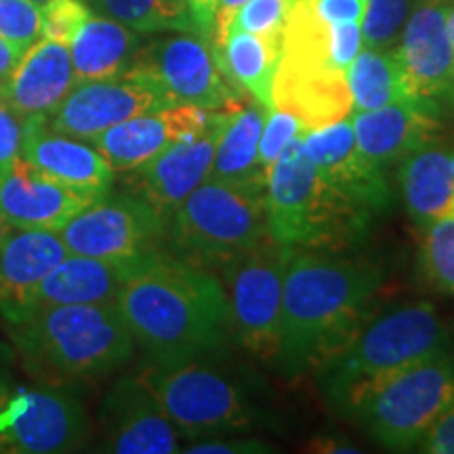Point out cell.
I'll return each mask as SVG.
<instances>
[{
    "label": "cell",
    "instance_id": "cell-1",
    "mask_svg": "<svg viewBox=\"0 0 454 454\" xmlns=\"http://www.w3.org/2000/svg\"><path fill=\"white\" fill-rule=\"evenodd\" d=\"M116 305L135 345L156 364L200 360L223 348L234 328L219 278L167 254L130 278Z\"/></svg>",
    "mask_w": 454,
    "mask_h": 454
},
{
    "label": "cell",
    "instance_id": "cell-2",
    "mask_svg": "<svg viewBox=\"0 0 454 454\" xmlns=\"http://www.w3.org/2000/svg\"><path fill=\"white\" fill-rule=\"evenodd\" d=\"M379 284L381 271L366 261L294 248L284 270L276 360L282 371H317L337 356L360 331Z\"/></svg>",
    "mask_w": 454,
    "mask_h": 454
},
{
    "label": "cell",
    "instance_id": "cell-3",
    "mask_svg": "<svg viewBox=\"0 0 454 454\" xmlns=\"http://www.w3.org/2000/svg\"><path fill=\"white\" fill-rule=\"evenodd\" d=\"M7 331L27 371L57 381L104 377L135 351L116 301L43 308Z\"/></svg>",
    "mask_w": 454,
    "mask_h": 454
},
{
    "label": "cell",
    "instance_id": "cell-4",
    "mask_svg": "<svg viewBox=\"0 0 454 454\" xmlns=\"http://www.w3.org/2000/svg\"><path fill=\"white\" fill-rule=\"evenodd\" d=\"M450 348V328L431 303H411L368 322L317 372L326 395L348 414L402 368Z\"/></svg>",
    "mask_w": 454,
    "mask_h": 454
},
{
    "label": "cell",
    "instance_id": "cell-5",
    "mask_svg": "<svg viewBox=\"0 0 454 454\" xmlns=\"http://www.w3.org/2000/svg\"><path fill=\"white\" fill-rule=\"evenodd\" d=\"M271 99L278 110L293 114L305 133L354 112L348 72L334 66L331 24L317 13L316 0L288 4Z\"/></svg>",
    "mask_w": 454,
    "mask_h": 454
},
{
    "label": "cell",
    "instance_id": "cell-6",
    "mask_svg": "<svg viewBox=\"0 0 454 454\" xmlns=\"http://www.w3.org/2000/svg\"><path fill=\"white\" fill-rule=\"evenodd\" d=\"M265 215L270 238L286 248L343 247L364 230L368 217L322 179L305 152L303 133L271 164Z\"/></svg>",
    "mask_w": 454,
    "mask_h": 454
},
{
    "label": "cell",
    "instance_id": "cell-7",
    "mask_svg": "<svg viewBox=\"0 0 454 454\" xmlns=\"http://www.w3.org/2000/svg\"><path fill=\"white\" fill-rule=\"evenodd\" d=\"M268 179H207L179 204L168 219L170 248L187 263L227 265L268 234Z\"/></svg>",
    "mask_w": 454,
    "mask_h": 454
},
{
    "label": "cell",
    "instance_id": "cell-8",
    "mask_svg": "<svg viewBox=\"0 0 454 454\" xmlns=\"http://www.w3.org/2000/svg\"><path fill=\"white\" fill-rule=\"evenodd\" d=\"M454 400V348L402 368L372 387L348 414L391 450L419 446Z\"/></svg>",
    "mask_w": 454,
    "mask_h": 454
},
{
    "label": "cell",
    "instance_id": "cell-9",
    "mask_svg": "<svg viewBox=\"0 0 454 454\" xmlns=\"http://www.w3.org/2000/svg\"><path fill=\"white\" fill-rule=\"evenodd\" d=\"M122 76L145 84L164 106H198L227 110L240 106V93L227 82L208 41L181 32L135 51Z\"/></svg>",
    "mask_w": 454,
    "mask_h": 454
},
{
    "label": "cell",
    "instance_id": "cell-10",
    "mask_svg": "<svg viewBox=\"0 0 454 454\" xmlns=\"http://www.w3.org/2000/svg\"><path fill=\"white\" fill-rule=\"evenodd\" d=\"M293 251L265 238L253 251L223 265L231 326L244 349L263 362H276L280 351L284 270Z\"/></svg>",
    "mask_w": 454,
    "mask_h": 454
},
{
    "label": "cell",
    "instance_id": "cell-11",
    "mask_svg": "<svg viewBox=\"0 0 454 454\" xmlns=\"http://www.w3.org/2000/svg\"><path fill=\"white\" fill-rule=\"evenodd\" d=\"M145 377L170 423L190 440L244 429L253 421L236 385L200 362L158 364Z\"/></svg>",
    "mask_w": 454,
    "mask_h": 454
},
{
    "label": "cell",
    "instance_id": "cell-12",
    "mask_svg": "<svg viewBox=\"0 0 454 454\" xmlns=\"http://www.w3.org/2000/svg\"><path fill=\"white\" fill-rule=\"evenodd\" d=\"M89 434L87 406L66 385L13 389L0 411V452H74L87 444Z\"/></svg>",
    "mask_w": 454,
    "mask_h": 454
},
{
    "label": "cell",
    "instance_id": "cell-13",
    "mask_svg": "<svg viewBox=\"0 0 454 454\" xmlns=\"http://www.w3.org/2000/svg\"><path fill=\"white\" fill-rule=\"evenodd\" d=\"M167 227V221L141 198L107 192L57 234L70 254L129 259L160 253Z\"/></svg>",
    "mask_w": 454,
    "mask_h": 454
},
{
    "label": "cell",
    "instance_id": "cell-14",
    "mask_svg": "<svg viewBox=\"0 0 454 454\" xmlns=\"http://www.w3.org/2000/svg\"><path fill=\"white\" fill-rule=\"evenodd\" d=\"M394 53L412 104L442 118L454 82L448 0L414 4Z\"/></svg>",
    "mask_w": 454,
    "mask_h": 454
},
{
    "label": "cell",
    "instance_id": "cell-15",
    "mask_svg": "<svg viewBox=\"0 0 454 454\" xmlns=\"http://www.w3.org/2000/svg\"><path fill=\"white\" fill-rule=\"evenodd\" d=\"M227 110L215 112L213 122L200 135L173 141L152 160L129 170L130 194L150 204L167 223L179 204L211 175L215 145Z\"/></svg>",
    "mask_w": 454,
    "mask_h": 454
},
{
    "label": "cell",
    "instance_id": "cell-16",
    "mask_svg": "<svg viewBox=\"0 0 454 454\" xmlns=\"http://www.w3.org/2000/svg\"><path fill=\"white\" fill-rule=\"evenodd\" d=\"M101 450L118 454H170L179 450V431L147 377H122L99 408Z\"/></svg>",
    "mask_w": 454,
    "mask_h": 454
},
{
    "label": "cell",
    "instance_id": "cell-17",
    "mask_svg": "<svg viewBox=\"0 0 454 454\" xmlns=\"http://www.w3.org/2000/svg\"><path fill=\"white\" fill-rule=\"evenodd\" d=\"M303 147L322 179L364 213H383L394 202L385 170L360 154L349 118L303 133Z\"/></svg>",
    "mask_w": 454,
    "mask_h": 454
},
{
    "label": "cell",
    "instance_id": "cell-18",
    "mask_svg": "<svg viewBox=\"0 0 454 454\" xmlns=\"http://www.w3.org/2000/svg\"><path fill=\"white\" fill-rule=\"evenodd\" d=\"M99 198L51 179L21 156L0 167V215L13 230L59 231Z\"/></svg>",
    "mask_w": 454,
    "mask_h": 454
},
{
    "label": "cell",
    "instance_id": "cell-19",
    "mask_svg": "<svg viewBox=\"0 0 454 454\" xmlns=\"http://www.w3.org/2000/svg\"><path fill=\"white\" fill-rule=\"evenodd\" d=\"M162 107L167 106L154 90L121 76L112 81L74 84L64 101L44 116V124L55 133L90 141L114 124Z\"/></svg>",
    "mask_w": 454,
    "mask_h": 454
},
{
    "label": "cell",
    "instance_id": "cell-20",
    "mask_svg": "<svg viewBox=\"0 0 454 454\" xmlns=\"http://www.w3.org/2000/svg\"><path fill=\"white\" fill-rule=\"evenodd\" d=\"M215 112L198 106H168L114 124L89 144L114 170L129 173L160 154L173 141L200 135L213 122Z\"/></svg>",
    "mask_w": 454,
    "mask_h": 454
},
{
    "label": "cell",
    "instance_id": "cell-21",
    "mask_svg": "<svg viewBox=\"0 0 454 454\" xmlns=\"http://www.w3.org/2000/svg\"><path fill=\"white\" fill-rule=\"evenodd\" d=\"M67 254L57 231L11 230L0 242V317L7 325L34 314L38 286Z\"/></svg>",
    "mask_w": 454,
    "mask_h": 454
},
{
    "label": "cell",
    "instance_id": "cell-22",
    "mask_svg": "<svg viewBox=\"0 0 454 454\" xmlns=\"http://www.w3.org/2000/svg\"><path fill=\"white\" fill-rule=\"evenodd\" d=\"M164 257L162 253L129 259H101L67 254L47 274L34 294V311L55 305L107 303L116 301L130 278Z\"/></svg>",
    "mask_w": 454,
    "mask_h": 454
},
{
    "label": "cell",
    "instance_id": "cell-23",
    "mask_svg": "<svg viewBox=\"0 0 454 454\" xmlns=\"http://www.w3.org/2000/svg\"><path fill=\"white\" fill-rule=\"evenodd\" d=\"M21 158L41 168L51 179L93 196H106L112 192L116 179V170L89 141L55 133L44 124V116L24 118Z\"/></svg>",
    "mask_w": 454,
    "mask_h": 454
},
{
    "label": "cell",
    "instance_id": "cell-24",
    "mask_svg": "<svg viewBox=\"0 0 454 454\" xmlns=\"http://www.w3.org/2000/svg\"><path fill=\"white\" fill-rule=\"evenodd\" d=\"M356 145L368 162L379 168L397 167L402 158L438 137L440 116L414 104H391L377 110L351 112Z\"/></svg>",
    "mask_w": 454,
    "mask_h": 454
},
{
    "label": "cell",
    "instance_id": "cell-25",
    "mask_svg": "<svg viewBox=\"0 0 454 454\" xmlns=\"http://www.w3.org/2000/svg\"><path fill=\"white\" fill-rule=\"evenodd\" d=\"M74 87L72 55L67 44L38 38L0 90L11 110L27 116H49Z\"/></svg>",
    "mask_w": 454,
    "mask_h": 454
},
{
    "label": "cell",
    "instance_id": "cell-26",
    "mask_svg": "<svg viewBox=\"0 0 454 454\" xmlns=\"http://www.w3.org/2000/svg\"><path fill=\"white\" fill-rule=\"evenodd\" d=\"M397 184L408 215L423 230L454 217V145L438 137L425 141L397 164Z\"/></svg>",
    "mask_w": 454,
    "mask_h": 454
},
{
    "label": "cell",
    "instance_id": "cell-27",
    "mask_svg": "<svg viewBox=\"0 0 454 454\" xmlns=\"http://www.w3.org/2000/svg\"><path fill=\"white\" fill-rule=\"evenodd\" d=\"M137 49V32L93 13L70 43L74 84L121 78L133 64Z\"/></svg>",
    "mask_w": 454,
    "mask_h": 454
},
{
    "label": "cell",
    "instance_id": "cell-28",
    "mask_svg": "<svg viewBox=\"0 0 454 454\" xmlns=\"http://www.w3.org/2000/svg\"><path fill=\"white\" fill-rule=\"evenodd\" d=\"M280 47L282 41H271V38L259 36V34L231 27L223 47L213 51V55L227 82L238 93L247 90L257 104L271 110L274 107L271 89H274Z\"/></svg>",
    "mask_w": 454,
    "mask_h": 454
},
{
    "label": "cell",
    "instance_id": "cell-29",
    "mask_svg": "<svg viewBox=\"0 0 454 454\" xmlns=\"http://www.w3.org/2000/svg\"><path fill=\"white\" fill-rule=\"evenodd\" d=\"M268 107L254 101L247 107H230L215 145L213 168L208 179L247 181L268 179L259 164V137Z\"/></svg>",
    "mask_w": 454,
    "mask_h": 454
},
{
    "label": "cell",
    "instance_id": "cell-30",
    "mask_svg": "<svg viewBox=\"0 0 454 454\" xmlns=\"http://www.w3.org/2000/svg\"><path fill=\"white\" fill-rule=\"evenodd\" d=\"M348 82L356 112L377 110L391 104H412L394 49L364 44L348 67Z\"/></svg>",
    "mask_w": 454,
    "mask_h": 454
},
{
    "label": "cell",
    "instance_id": "cell-31",
    "mask_svg": "<svg viewBox=\"0 0 454 454\" xmlns=\"http://www.w3.org/2000/svg\"><path fill=\"white\" fill-rule=\"evenodd\" d=\"M98 15L121 21L141 34L190 32L196 34L185 0H84Z\"/></svg>",
    "mask_w": 454,
    "mask_h": 454
},
{
    "label": "cell",
    "instance_id": "cell-32",
    "mask_svg": "<svg viewBox=\"0 0 454 454\" xmlns=\"http://www.w3.org/2000/svg\"><path fill=\"white\" fill-rule=\"evenodd\" d=\"M419 265L431 288L454 293V217L438 219L425 227Z\"/></svg>",
    "mask_w": 454,
    "mask_h": 454
},
{
    "label": "cell",
    "instance_id": "cell-33",
    "mask_svg": "<svg viewBox=\"0 0 454 454\" xmlns=\"http://www.w3.org/2000/svg\"><path fill=\"white\" fill-rule=\"evenodd\" d=\"M412 7L414 0H368L366 15L362 20V36L366 47H394Z\"/></svg>",
    "mask_w": 454,
    "mask_h": 454
},
{
    "label": "cell",
    "instance_id": "cell-34",
    "mask_svg": "<svg viewBox=\"0 0 454 454\" xmlns=\"http://www.w3.org/2000/svg\"><path fill=\"white\" fill-rule=\"evenodd\" d=\"M0 36L27 51L43 38L41 4L32 0H0Z\"/></svg>",
    "mask_w": 454,
    "mask_h": 454
},
{
    "label": "cell",
    "instance_id": "cell-35",
    "mask_svg": "<svg viewBox=\"0 0 454 454\" xmlns=\"http://www.w3.org/2000/svg\"><path fill=\"white\" fill-rule=\"evenodd\" d=\"M41 13L43 38L70 47L76 32L93 15V11L84 0H49L41 7Z\"/></svg>",
    "mask_w": 454,
    "mask_h": 454
},
{
    "label": "cell",
    "instance_id": "cell-36",
    "mask_svg": "<svg viewBox=\"0 0 454 454\" xmlns=\"http://www.w3.org/2000/svg\"><path fill=\"white\" fill-rule=\"evenodd\" d=\"M288 4H291V0H248L238 9L231 27L259 34V36L271 38V41H282L284 17H286Z\"/></svg>",
    "mask_w": 454,
    "mask_h": 454
},
{
    "label": "cell",
    "instance_id": "cell-37",
    "mask_svg": "<svg viewBox=\"0 0 454 454\" xmlns=\"http://www.w3.org/2000/svg\"><path fill=\"white\" fill-rule=\"evenodd\" d=\"M301 133H305V129L301 127V122L293 114L278 110V107L268 110L259 137V164L265 170V175L270 173L271 164L280 158L284 147Z\"/></svg>",
    "mask_w": 454,
    "mask_h": 454
},
{
    "label": "cell",
    "instance_id": "cell-38",
    "mask_svg": "<svg viewBox=\"0 0 454 454\" xmlns=\"http://www.w3.org/2000/svg\"><path fill=\"white\" fill-rule=\"evenodd\" d=\"M364 47V36H362V24L356 21H343V24H331V55L334 66L348 72L351 61Z\"/></svg>",
    "mask_w": 454,
    "mask_h": 454
},
{
    "label": "cell",
    "instance_id": "cell-39",
    "mask_svg": "<svg viewBox=\"0 0 454 454\" xmlns=\"http://www.w3.org/2000/svg\"><path fill=\"white\" fill-rule=\"evenodd\" d=\"M24 118L0 99V167L21 156Z\"/></svg>",
    "mask_w": 454,
    "mask_h": 454
},
{
    "label": "cell",
    "instance_id": "cell-40",
    "mask_svg": "<svg viewBox=\"0 0 454 454\" xmlns=\"http://www.w3.org/2000/svg\"><path fill=\"white\" fill-rule=\"evenodd\" d=\"M419 450L429 454H454V400L419 442Z\"/></svg>",
    "mask_w": 454,
    "mask_h": 454
},
{
    "label": "cell",
    "instance_id": "cell-41",
    "mask_svg": "<svg viewBox=\"0 0 454 454\" xmlns=\"http://www.w3.org/2000/svg\"><path fill=\"white\" fill-rule=\"evenodd\" d=\"M317 13L328 24H343V21H356L362 24L364 20L368 0H316Z\"/></svg>",
    "mask_w": 454,
    "mask_h": 454
},
{
    "label": "cell",
    "instance_id": "cell-42",
    "mask_svg": "<svg viewBox=\"0 0 454 454\" xmlns=\"http://www.w3.org/2000/svg\"><path fill=\"white\" fill-rule=\"evenodd\" d=\"M263 442L257 440H207L190 446L185 452L190 454H254L268 452Z\"/></svg>",
    "mask_w": 454,
    "mask_h": 454
},
{
    "label": "cell",
    "instance_id": "cell-43",
    "mask_svg": "<svg viewBox=\"0 0 454 454\" xmlns=\"http://www.w3.org/2000/svg\"><path fill=\"white\" fill-rule=\"evenodd\" d=\"M244 3H248V0H217V11H215V26L211 36L213 51L223 47L227 34H230V27L234 24L238 9H240Z\"/></svg>",
    "mask_w": 454,
    "mask_h": 454
},
{
    "label": "cell",
    "instance_id": "cell-44",
    "mask_svg": "<svg viewBox=\"0 0 454 454\" xmlns=\"http://www.w3.org/2000/svg\"><path fill=\"white\" fill-rule=\"evenodd\" d=\"M190 7L192 21H194L196 36L211 41L215 26V11H217V0H185Z\"/></svg>",
    "mask_w": 454,
    "mask_h": 454
},
{
    "label": "cell",
    "instance_id": "cell-45",
    "mask_svg": "<svg viewBox=\"0 0 454 454\" xmlns=\"http://www.w3.org/2000/svg\"><path fill=\"white\" fill-rule=\"evenodd\" d=\"M17 360V351L11 345L0 340V411L7 404V400L13 394V366Z\"/></svg>",
    "mask_w": 454,
    "mask_h": 454
},
{
    "label": "cell",
    "instance_id": "cell-46",
    "mask_svg": "<svg viewBox=\"0 0 454 454\" xmlns=\"http://www.w3.org/2000/svg\"><path fill=\"white\" fill-rule=\"evenodd\" d=\"M26 51L20 49L17 44L4 41L3 36H0V90L4 89V84L11 78V74H13L15 66L20 64L21 55H24Z\"/></svg>",
    "mask_w": 454,
    "mask_h": 454
},
{
    "label": "cell",
    "instance_id": "cell-47",
    "mask_svg": "<svg viewBox=\"0 0 454 454\" xmlns=\"http://www.w3.org/2000/svg\"><path fill=\"white\" fill-rule=\"evenodd\" d=\"M448 34H450V44H452V78H454V0H448ZM452 90H454V82H452ZM448 98H450V95H448Z\"/></svg>",
    "mask_w": 454,
    "mask_h": 454
},
{
    "label": "cell",
    "instance_id": "cell-48",
    "mask_svg": "<svg viewBox=\"0 0 454 454\" xmlns=\"http://www.w3.org/2000/svg\"><path fill=\"white\" fill-rule=\"evenodd\" d=\"M11 230H13V227H11L7 221H4V217L3 215H0V242L4 240V238H7L9 234H11Z\"/></svg>",
    "mask_w": 454,
    "mask_h": 454
},
{
    "label": "cell",
    "instance_id": "cell-49",
    "mask_svg": "<svg viewBox=\"0 0 454 454\" xmlns=\"http://www.w3.org/2000/svg\"><path fill=\"white\" fill-rule=\"evenodd\" d=\"M32 3H36V4H41V7H43V4H47V3H49V0H32Z\"/></svg>",
    "mask_w": 454,
    "mask_h": 454
},
{
    "label": "cell",
    "instance_id": "cell-50",
    "mask_svg": "<svg viewBox=\"0 0 454 454\" xmlns=\"http://www.w3.org/2000/svg\"><path fill=\"white\" fill-rule=\"evenodd\" d=\"M291 3H293V0H291Z\"/></svg>",
    "mask_w": 454,
    "mask_h": 454
}]
</instances>
